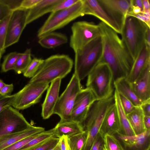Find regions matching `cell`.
<instances>
[{
	"label": "cell",
	"instance_id": "cell-50",
	"mask_svg": "<svg viewBox=\"0 0 150 150\" xmlns=\"http://www.w3.org/2000/svg\"><path fill=\"white\" fill-rule=\"evenodd\" d=\"M144 124L146 130H150V116H144Z\"/></svg>",
	"mask_w": 150,
	"mask_h": 150
},
{
	"label": "cell",
	"instance_id": "cell-26",
	"mask_svg": "<svg viewBox=\"0 0 150 150\" xmlns=\"http://www.w3.org/2000/svg\"><path fill=\"white\" fill-rule=\"evenodd\" d=\"M114 95L120 120V133L126 136H130L135 135L130 125L127 115L123 110L119 93L115 89Z\"/></svg>",
	"mask_w": 150,
	"mask_h": 150
},
{
	"label": "cell",
	"instance_id": "cell-40",
	"mask_svg": "<svg viewBox=\"0 0 150 150\" xmlns=\"http://www.w3.org/2000/svg\"><path fill=\"white\" fill-rule=\"evenodd\" d=\"M79 0H63L54 8L52 12L68 8L76 3Z\"/></svg>",
	"mask_w": 150,
	"mask_h": 150
},
{
	"label": "cell",
	"instance_id": "cell-15",
	"mask_svg": "<svg viewBox=\"0 0 150 150\" xmlns=\"http://www.w3.org/2000/svg\"><path fill=\"white\" fill-rule=\"evenodd\" d=\"M83 16L92 15L108 25L117 33L121 34L118 27L99 3L98 0H83Z\"/></svg>",
	"mask_w": 150,
	"mask_h": 150
},
{
	"label": "cell",
	"instance_id": "cell-20",
	"mask_svg": "<svg viewBox=\"0 0 150 150\" xmlns=\"http://www.w3.org/2000/svg\"><path fill=\"white\" fill-rule=\"evenodd\" d=\"M150 63V47L146 44L142 48L134 61L132 67L127 77L131 83L134 82L140 74L149 64Z\"/></svg>",
	"mask_w": 150,
	"mask_h": 150
},
{
	"label": "cell",
	"instance_id": "cell-13",
	"mask_svg": "<svg viewBox=\"0 0 150 150\" xmlns=\"http://www.w3.org/2000/svg\"><path fill=\"white\" fill-rule=\"evenodd\" d=\"M96 100L90 89H82L76 98L71 112V120L81 124L90 106Z\"/></svg>",
	"mask_w": 150,
	"mask_h": 150
},
{
	"label": "cell",
	"instance_id": "cell-46",
	"mask_svg": "<svg viewBox=\"0 0 150 150\" xmlns=\"http://www.w3.org/2000/svg\"><path fill=\"white\" fill-rule=\"evenodd\" d=\"M13 89V86L12 84H6L1 90L0 94L5 96L11 95Z\"/></svg>",
	"mask_w": 150,
	"mask_h": 150
},
{
	"label": "cell",
	"instance_id": "cell-18",
	"mask_svg": "<svg viewBox=\"0 0 150 150\" xmlns=\"http://www.w3.org/2000/svg\"><path fill=\"white\" fill-rule=\"evenodd\" d=\"M106 112L101 111L96 112L83 126L84 130L88 131L86 141L83 150H90L99 132V130Z\"/></svg>",
	"mask_w": 150,
	"mask_h": 150
},
{
	"label": "cell",
	"instance_id": "cell-34",
	"mask_svg": "<svg viewBox=\"0 0 150 150\" xmlns=\"http://www.w3.org/2000/svg\"><path fill=\"white\" fill-rule=\"evenodd\" d=\"M59 138L55 136L26 150H49L58 143Z\"/></svg>",
	"mask_w": 150,
	"mask_h": 150
},
{
	"label": "cell",
	"instance_id": "cell-29",
	"mask_svg": "<svg viewBox=\"0 0 150 150\" xmlns=\"http://www.w3.org/2000/svg\"><path fill=\"white\" fill-rule=\"evenodd\" d=\"M31 55L30 49H27L24 52L21 53L13 69L16 73L20 74L23 73L32 60Z\"/></svg>",
	"mask_w": 150,
	"mask_h": 150
},
{
	"label": "cell",
	"instance_id": "cell-5",
	"mask_svg": "<svg viewBox=\"0 0 150 150\" xmlns=\"http://www.w3.org/2000/svg\"><path fill=\"white\" fill-rule=\"evenodd\" d=\"M148 28L146 23L134 17L126 18L121 31V39L134 61L145 44V34Z\"/></svg>",
	"mask_w": 150,
	"mask_h": 150
},
{
	"label": "cell",
	"instance_id": "cell-47",
	"mask_svg": "<svg viewBox=\"0 0 150 150\" xmlns=\"http://www.w3.org/2000/svg\"><path fill=\"white\" fill-rule=\"evenodd\" d=\"M61 150H69L68 142V137L63 135L59 138Z\"/></svg>",
	"mask_w": 150,
	"mask_h": 150
},
{
	"label": "cell",
	"instance_id": "cell-44",
	"mask_svg": "<svg viewBox=\"0 0 150 150\" xmlns=\"http://www.w3.org/2000/svg\"><path fill=\"white\" fill-rule=\"evenodd\" d=\"M140 106L144 116H150V99L142 102Z\"/></svg>",
	"mask_w": 150,
	"mask_h": 150
},
{
	"label": "cell",
	"instance_id": "cell-43",
	"mask_svg": "<svg viewBox=\"0 0 150 150\" xmlns=\"http://www.w3.org/2000/svg\"><path fill=\"white\" fill-rule=\"evenodd\" d=\"M40 0H23L20 8L30 9L34 7Z\"/></svg>",
	"mask_w": 150,
	"mask_h": 150
},
{
	"label": "cell",
	"instance_id": "cell-35",
	"mask_svg": "<svg viewBox=\"0 0 150 150\" xmlns=\"http://www.w3.org/2000/svg\"><path fill=\"white\" fill-rule=\"evenodd\" d=\"M104 138L105 146L108 150H123L117 140L112 135L106 134Z\"/></svg>",
	"mask_w": 150,
	"mask_h": 150
},
{
	"label": "cell",
	"instance_id": "cell-55",
	"mask_svg": "<svg viewBox=\"0 0 150 150\" xmlns=\"http://www.w3.org/2000/svg\"><path fill=\"white\" fill-rule=\"evenodd\" d=\"M2 55H1L0 53V59H1V56H2Z\"/></svg>",
	"mask_w": 150,
	"mask_h": 150
},
{
	"label": "cell",
	"instance_id": "cell-39",
	"mask_svg": "<svg viewBox=\"0 0 150 150\" xmlns=\"http://www.w3.org/2000/svg\"><path fill=\"white\" fill-rule=\"evenodd\" d=\"M105 144L104 136L99 132L90 150H103Z\"/></svg>",
	"mask_w": 150,
	"mask_h": 150
},
{
	"label": "cell",
	"instance_id": "cell-24",
	"mask_svg": "<svg viewBox=\"0 0 150 150\" xmlns=\"http://www.w3.org/2000/svg\"><path fill=\"white\" fill-rule=\"evenodd\" d=\"M114 89L120 94L130 100L135 107L140 106L142 102L133 91L131 83L126 77L119 79L114 81Z\"/></svg>",
	"mask_w": 150,
	"mask_h": 150
},
{
	"label": "cell",
	"instance_id": "cell-48",
	"mask_svg": "<svg viewBox=\"0 0 150 150\" xmlns=\"http://www.w3.org/2000/svg\"><path fill=\"white\" fill-rule=\"evenodd\" d=\"M130 2L132 5L139 7L142 11L143 6L142 0H130Z\"/></svg>",
	"mask_w": 150,
	"mask_h": 150
},
{
	"label": "cell",
	"instance_id": "cell-2",
	"mask_svg": "<svg viewBox=\"0 0 150 150\" xmlns=\"http://www.w3.org/2000/svg\"><path fill=\"white\" fill-rule=\"evenodd\" d=\"M73 65L72 59L67 55H52L44 60L29 82L49 84L57 78L62 79L70 72Z\"/></svg>",
	"mask_w": 150,
	"mask_h": 150
},
{
	"label": "cell",
	"instance_id": "cell-36",
	"mask_svg": "<svg viewBox=\"0 0 150 150\" xmlns=\"http://www.w3.org/2000/svg\"><path fill=\"white\" fill-rule=\"evenodd\" d=\"M41 132L36 134L20 140L2 150H19L38 136Z\"/></svg>",
	"mask_w": 150,
	"mask_h": 150
},
{
	"label": "cell",
	"instance_id": "cell-12",
	"mask_svg": "<svg viewBox=\"0 0 150 150\" xmlns=\"http://www.w3.org/2000/svg\"><path fill=\"white\" fill-rule=\"evenodd\" d=\"M103 8L116 23L121 32L129 11L130 0H98Z\"/></svg>",
	"mask_w": 150,
	"mask_h": 150
},
{
	"label": "cell",
	"instance_id": "cell-17",
	"mask_svg": "<svg viewBox=\"0 0 150 150\" xmlns=\"http://www.w3.org/2000/svg\"><path fill=\"white\" fill-rule=\"evenodd\" d=\"M131 83L133 91L142 103L150 99V63Z\"/></svg>",
	"mask_w": 150,
	"mask_h": 150
},
{
	"label": "cell",
	"instance_id": "cell-25",
	"mask_svg": "<svg viewBox=\"0 0 150 150\" xmlns=\"http://www.w3.org/2000/svg\"><path fill=\"white\" fill-rule=\"evenodd\" d=\"M68 41L67 37L64 34L53 32L39 38L38 42L42 47L50 49L66 44Z\"/></svg>",
	"mask_w": 150,
	"mask_h": 150
},
{
	"label": "cell",
	"instance_id": "cell-8",
	"mask_svg": "<svg viewBox=\"0 0 150 150\" xmlns=\"http://www.w3.org/2000/svg\"><path fill=\"white\" fill-rule=\"evenodd\" d=\"M71 30L69 45L74 52L101 35L98 25L92 22H75L71 26Z\"/></svg>",
	"mask_w": 150,
	"mask_h": 150
},
{
	"label": "cell",
	"instance_id": "cell-42",
	"mask_svg": "<svg viewBox=\"0 0 150 150\" xmlns=\"http://www.w3.org/2000/svg\"><path fill=\"white\" fill-rule=\"evenodd\" d=\"M12 11L0 0V22L9 15Z\"/></svg>",
	"mask_w": 150,
	"mask_h": 150
},
{
	"label": "cell",
	"instance_id": "cell-49",
	"mask_svg": "<svg viewBox=\"0 0 150 150\" xmlns=\"http://www.w3.org/2000/svg\"><path fill=\"white\" fill-rule=\"evenodd\" d=\"M148 28L146 31L145 36V41L146 45L150 47V29Z\"/></svg>",
	"mask_w": 150,
	"mask_h": 150
},
{
	"label": "cell",
	"instance_id": "cell-32",
	"mask_svg": "<svg viewBox=\"0 0 150 150\" xmlns=\"http://www.w3.org/2000/svg\"><path fill=\"white\" fill-rule=\"evenodd\" d=\"M44 60L36 58L32 59L23 73L24 76L32 78L36 74L43 63Z\"/></svg>",
	"mask_w": 150,
	"mask_h": 150
},
{
	"label": "cell",
	"instance_id": "cell-53",
	"mask_svg": "<svg viewBox=\"0 0 150 150\" xmlns=\"http://www.w3.org/2000/svg\"><path fill=\"white\" fill-rule=\"evenodd\" d=\"M6 84L2 80L0 79V91L2 88Z\"/></svg>",
	"mask_w": 150,
	"mask_h": 150
},
{
	"label": "cell",
	"instance_id": "cell-16",
	"mask_svg": "<svg viewBox=\"0 0 150 150\" xmlns=\"http://www.w3.org/2000/svg\"><path fill=\"white\" fill-rule=\"evenodd\" d=\"M61 79L57 78L51 83L42 107L41 116L43 119L49 118L54 114L55 107L59 98Z\"/></svg>",
	"mask_w": 150,
	"mask_h": 150
},
{
	"label": "cell",
	"instance_id": "cell-4",
	"mask_svg": "<svg viewBox=\"0 0 150 150\" xmlns=\"http://www.w3.org/2000/svg\"><path fill=\"white\" fill-rule=\"evenodd\" d=\"M87 77L86 88L92 91L96 100L105 99L113 95V75L106 63L100 62Z\"/></svg>",
	"mask_w": 150,
	"mask_h": 150
},
{
	"label": "cell",
	"instance_id": "cell-54",
	"mask_svg": "<svg viewBox=\"0 0 150 150\" xmlns=\"http://www.w3.org/2000/svg\"><path fill=\"white\" fill-rule=\"evenodd\" d=\"M103 150H108L105 146V144L104 147V148Z\"/></svg>",
	"mask_w": 150,
	"mask_h": 150
},
{
	"label": "cell",
	"instance_id": "cell-10",
	"mask_svg": "<svg viewBox=\"0 0 150 150\" xmlns=\"http://www.w3.org/2000/svg\"><path fill=\"white\" fill-rule=\"evenodd\" d=\"M49 86V84L47 83L29 82L16 93L12 106L18 110H22L37 103Z\"/></svg>",
	"mask_w": 150,
	"mask_h": 150
},
{
	"label": "cell",
	"instance_id": "cell-19",
	"mask_svg": "<svg viewBox=\"0 0 150 150\" xmlns=\"http://www.w3.org/2000/svg\"><path fill=\"white\" fill-rule=\"evenodd\" d=\"M120 132V126L115 103L108 110L102 122L99 132L103 136L112 135Z\"/></svg>",
	"mask_w": 150,
	"mask_h": 150
},
{
	"label": "cell",
	"instance_id": "cell-23",
	"mask_svg": "<svg viewBox=\"0 0 150 150\" xmlns=\"http://www.w3.org/2000/svg\"><path fill=\"white\" fill-rule=\"evenodd\" d=\"M52 129L55 136L58 138L63 135L69 137L84 130L81 123L71 120H60Z\"/></svg>",
	"mask_w": 150,
	"mask_h": 150
},
{
	"label": "cell",
	"instance_id": "cell-37",
	"mask_svg": "<svg viewBox=\"0 0 150 150\" xmlns=\"http://www.w3.org/2000/svg\"><path fill=\"white\" fill-rule=\"evenodd\" d=\"M16 96V93L6 96L0 94V112L5 108L8 107L12 106Z\"/></svg>",
	"mask_w": 150,
	"mask_h": 150
},
{
	"label": "cell",
	"instance_id": "cell-7",
	"mask_svg": "<svg viewBox=\"0 0 150 150\" xmlns=\"http://www.w3.org/2000/svg\"><path fill=\"white\" fill-rule=\"evenodd\" d=\"M80 82L75 74H73L66 89L59 97L54 114L58 115L60 120H71V112L76 98L82 89Z\"/></svg>",
	"mask_w": 150,
	"mask_h": 150
},
{
	"label": "cell",
	"instance_id": "cell-33",
	"mask_svg": "<svg viewBox=\"0 0 150 150\" xmlns=\"http://www.w3.org/2000/svg\"><path fill=\"white\" fill-rule=\"evenodd\" d=\"M11 13L0 22V53L1 55L5 52L4 45L7 28Z\"/></svg>",
	"mask_w": 150,
	"mask_h": 150
},
{
	"label": "cell",
	"instance_id": "cell-14",
	"mask_svg": "<svg viewBox=\"0 0 150 150\" xmlns=\"http://www.w3.org/2000/svg\"><path fill=\"white\" fill-rule=\"evenodd\" d=\"M118 141L123 150H149L150 130L140 134L126 136L119 132L112 135Z\"/></svg>",
	"mask_w": 150,
	"mask_h": 150
},
{
	"label": "cell",
	"instance_id": "cell-27",
	"mask_svg": "<svg viewBox=\"0 0 150 150\" xmlns=\"http://www.w3.org/2000/svg\"><path fill=\"white\" fill-rule=\"evenodd\" d=\"M127 116L135 135L142 133L146 130L144 124V116L140 106L136 107Z\"/></svg>",
	"mask_w": 150,
	"mask_h": 150
},
{
	"label": "cell",
	"instance_id": "cell-52",
	"mask_svg": "<svg viewBox=\"0 0 150 150\" xmlns=\"http://www.w3.org/2000/svg\"><path fill=\"white\" fill-rule=\"evenodd\" d=\"M49 150H61L60 144L59 141L57 144Z\"/></svg>",
	"mask_w": 150,
	"mask_h": 150
},
{
	"label": "cell",
	"instance_id": "cell-28",
	"mask_svg": "<svg viewBox=\"0 0 150 150\" xmlns=\"http://www.w3.org/2000/svg\"><path fill=\"white\" fill-rule=\"evenodd\" d=\"M87 136V131L84 130L81 133L68 137L69 150H83Z\"/></svg>",
	"mask_w": 150,
	"mask_h": 150
},
{
	"label": "cell",
	"instance_id": "cell-31",
	"mask_svg": "<svg viewBox=\"0 0 150 150\" xmlns=\"http://www.w3.org/2000/svg\"><path fill=\"white\" fill-rule=\"evenodd\" d=\"M54 136L52 129L45 131L19 150H26Z\"/></svg>",
	"mask_w": 150,
	"mask_h": 150
},
{
	"label": "cell",
	"instance_id": "cell-22",
	"mask_svg": "<svg viewBox=\"0 0 150 150\" xmlns=\"http://www.w3.org/2000/svg\"><path fill=\"white\" fill-rule=\"evenodd\" d=\"M45 131L44 127L32 125L23 131L2 136L0 137V150L3 149L20 140Z\"/></svg>",
	"mask_w": 150,
	"mask_h": 150
},
{
	"label": "cell",
	"instance_id": "cell-30",
	"mask_svg": "<svg viewBox=\"0 0 150 150\" xmlns=\"http://www.w3.org/2000/svg\"><path fill=\"white\" fill-rule=\"evenodd\" d=\"M21 53L13 52L6 55L4 57L1 66V71L6 72L13 69Z\"/></svg>",
	"mask_w": 150,
	"mask_h": 150
},
{
	"label": "cell",
	"instance_id": "cell-41",
	"mask_svg": "<svg viewBox=\"0 0 150 150\" xmlns=\"http://www.w3.org/2000/svg\"><path fill=\"white\" fill-rule=\"evenodd\" d=\"M12 11L20 8L22 0H0Z\"/></svg>",
	"mask_w": 150,
	"mask_h": 150
},
{
	"label": "cell",
	"instance_id": "cell-3",
	"mask_svg": "<svg viewBox=\"0 0 150 150\" xmlns=\"http://www.w3.org/2000/svg\"><path fill=\"white\" fill-rule=\"evenodd\" d=\"M74 52V73L81 81L88 76L101 60L103 54L101 36Z\"/></svg>",
	"mask_w": 150,
	"mask_h": 150
},
{
	"label": "cell",
	"instance_id": "cell-51",
	"mask_svg": "<svg viewBox=\"0 0 150 150\" xmlns=\"http://www.w3.org/2000/svg\"><path fill=\"white\" fill-rule=\"evenodd\" d=\"M142 1L143 6L142 11L150 10V0H142Z\"/></svg>",
	"mask_w": 150,
	"mask_h": 150
},
{
	"label": "cell",
	"instance_id": "cell-9",
	"mask_svg": "<svg viewBox=\"0 0 150 150\" xmlns=\"http://www.w3.org/2000/svg\"><path fill=\"white\" fill-rule=\"evenodd\" d=\"M32 126L18 110L12 106L0 112V137L23 131Z\"/></svg>",
	"mask_w": 150,
	"mask_h": 150
},
{
	"label": "cell",
	"instance_id": "cell-38",
	"mask_svg": "<svg viewBox=\"0 0 150 150\" xmlns=\"http://www.w3.org/2000/svg\"><path fill=\"white\" fill-rule=\"evenodd\" d=\"M119 94L122 107L125 112L127 115L132 112L136 107L124 96Z\"/></svg>",
	"mask_w": 150,
	"mask_h": 150
},
{
	"label": "cell",
	"instance_id": "cell-6",
	"mask_svg": "<svg viewBox=\"0 0 150 150\" xmlns=\"http://www.w3.org/2000/svg\"><path fill=\"white\" fill-rule=\"evenodd\" d=\"M83 0H79L68 8L51 12L38 31V37L62 28L77 18L83 16Z\"/></svg>",
	"mask_w": 150,
	"mask_h": 150
},
{
	"label": "cell",
	"instance_id": "cell-11",
	"mask_svg": "<svg viewBox=\"0 0 150 150\" xmlns=\"http://www.w3.org/2000/svg\"><path fill=\"white\" fill-rule=\"evenodd\" d=\"M29 10L20 8L12 11L7 26L5 49L19 40L27 25L26 19Z\"/></svg>",
	"mask_w": 150,
	"mask_h": 150
},
{
	"label": "cell",
	"instance_id": "cell-1",
	"mask_svg": "<svg viewBox=\"0 0 150 150\" xmlns=\"http://www.w3.org/2000/svg\"><path fill=\"white\" fill-rule=\"evenodd\" d=\"M100 28L103 45L100 62L106 63L111 69L114 81L127 77L134 61L117 33L104 23L98 24Z\"/></svg>",
	"mask_w": 150,
	"mask_h": 150
},
{
	"label": "cell",
	"instance_id": "cell-21",
	"mask_svg": "<svg viewBox=\"0 0 150 150\" xmlns=\"http://www.w3.org/2000/svg\"><path fill=\"white\" fill-rule=\"evenodd\" d=\"M63 0H40L34 7L28 10L27 25L45 14L52 12L54 8Z\"/></svg>",
	"mask_w": 150,
	"mask_h": 150
},
{
	"label": "cell",
	"instance_id": "cell-45",
	"mask_svg": "<svg viewBox=\"0 0 150 150\" xmlns=\"http://www.w3.org/2000/svg\"><path fill=\"white\" fill-rule=\"evenodd\" d=\"M127 16L134 17L146 23L148 26L150 28V21H149L142 13L134 14L131 12H128Z\"/></svg>",
	"mask_w": 150,
	"mask_h": 150
}]
</instances>
